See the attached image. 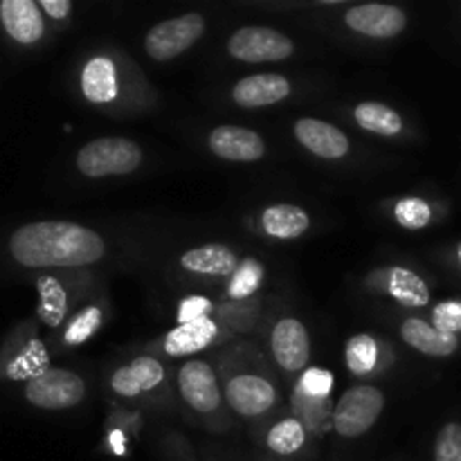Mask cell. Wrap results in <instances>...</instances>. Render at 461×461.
I'll use <instances>...</instances> for the list:
<instances>
[{
    "mask_svg": "<svg viewBox=\"0 0 461 461\" xmlns=\"http://www.w3.org/2000/svg\"><path fill=\"white\" fill-rule=\"evenodd\" d=\"M178 390L185 403L198 414L216 412L223 401L219 378L205 360H189L180 367Z\"/></svg>",
    "mask_w": 461,
    "mask_h": 461,
    "instance_id": "obj_8",
    "label": "cell"
},
{
    "mask_svg": "<svg viewBox=\"0 0 461 461\" xmlns=\"http://www.w3.org/2000/svg\"><path fill=\"white\" fill-rule=\"evenodd\" d=\"M394 216H396V221L403 225V228L421 230L430 223L432 212H430V205H428L426 201L410 196V198H403V201L396 203Z\"/></svg>",
    "mask_w": 461,
    "mask_h": 461,
    "instance_id": "obj_30",
    "label": "cell"
},
{
    "mask_svg": "<svg viewBox=\"0 0 461 461\" xmlns=\"http://www.w3.org/2000/svg\"><path fill=\"white\" fill-rule=\"evenodd\" d=\"M180 266L194 275H210V277H230L237 273L239 259L228 246L210 243V246L192 248L180 257Z\"/></svg>",
    "mask_w": 461,
    "mask_h": 461,
    "instance_id": "obj_18",
    "label": "cell"
},
{
    "mask_svg": "<svg viewBox=\"0 0 461 461\" xmlns=\"http://www.w3.org/2000/svg\"><path fill=\"white\" fill-rule=\"evenodd\" d=\"M36 291H39L36 318L50 329H59L61 324H66L68 309H70V295H68L66 284L57 275H39Z\"/></svg>",
    "mask_w": 461,
    "mask_h": 461,
    "instance_id": "obj_20",
    "label": "cell"
},
{
    "mask_svg": "<svg viewBox=\"0 0 461 461\" xmlns=\"http://www.w3.org/2000/svg\"><path fill=\"white\" fill-rule=\"evenodd\" d=\"M291 95V81L277 72L243 77L232 88V99L241 108H266Z\"/></svg>",
    "mask_w": 461,
    "mask_h": 461,
    "instance_id": "obj_15",
    "label": "cell"
},
{
    "mask_svg": "<svg viewBox=\"0 0 461 461\" xmlns=\"http://www.w3.org/2000/svg\"><path fill=\"white\" fill-rule=\"evenodd\" d=\"M387 291L405 309H423L430 302L428 284L408 268H392Z\"/></svg>",
    "mask_w": 461,
    "mask_h": 461,
    "instance_id": "obj_23",
    "label": "cell"
},
{
    "mask_svg": "<svg viewBox=\"0 0 461 461\" xmlns=\"http://www.w3.org/2000/svg\"><path fill=\"white\" fill-rule=\"evenodd\" d=\"M383 408H385V394L378 387H351L333 408V430L345 439L363 437L376 426Z\"/></svg>",
    "mask_w": 461,
    "mask_h": 461,
    "instance_id": "obj_4",
    "label": "cell"
},
{
    "mask_svg": "<svg viewBox=\"0 0 461 461\" xmlns=\"http://www.w3.org/2000/svg\"><path fill=\"white\" fill-rule=\"evenodd\" d=\"M219 336V327L212 318L196 320V322L178 324L174 331L167 333L165 338V351L169 356H192L210 347Z\"/></svg>",
    "mask_w": 461,
    "mask_h": 461,
    "instance_id": "obj_19",
    "label": "cell"
},
{
    "mask_svg": "<svg viewBox=\"0 0 461 461\" xmlns=\"http://www.w3.org/2000/svg\"><path fill=\"white\" fill-rule=\"evenodd\" d=\"M212 311V302L207 297H187L183 300L178 309V324H187V322H196V320L207 318V313Z\"/></svg>",
    "mask_w": 461,
    "mask_h": 461,
    "instance_id": "obj_34",
    "label": "cell"
},
{
    "mask_svg": "<svg viewBox=\"0 0 461 461\" xmlns=\"http://www.w3.org/2000/svg\"><path fill=\"white\" fill-rule=\"evenodd\" d=\"M345 23L358 34L372 36V39H392L408 27V16L403 9L394 7V5L367 3L351 7L347 12Z\"/></svg>",
    "mask_w": 461,
    "mask_h": 461,
    "instance_id": "obj_10",
    "label": "cell"
},
{
    "mask_svg": "<svg viewBox=\"0 0 461 461\" xmlns=\"http://www.w3.org/2000/svg\"><path fill=\"white\" fill-rule=\"evenodd\" d=\"M104 313L97 306H86L79 313L72 315L66 322V329H63V345L77 347L84 345L88 338H93V333L102 327Z\"/></svg>",
    "mask_w": 461,
    "mask_h": 461,
    "instance_id": "obj_28",
    "label": "cell"
},
{
    "mask_svg": "<svg viewBox=\"0 0 461 461\" xmlns=\"http://www.w3.org/2000/svg\"><path fill=\"white\" fill-rule=\"evenodd\" d=\"M203 32H205V18L196 12L167 18L149 30V34L144 36V50L153 61H171L192 48Z\"/></svg>",
    "mask_w": 461,
    "mask_h": 461,
    "instance_id": "obj_5",
    "label": "cell"
},
{
    "mask_svg": "<svg viewBox=\"0 0 461 461\" xmlns=\"http://www.w3.org/2000/svg\"><path fill=\"white\" fill-rule=\"evenodd\" d=\"M435 461H461V423L441 428L435 441Z\"/></svg>",
    "mask_w": 461,
    "mask_h": 461,
    "instance_id": "obj_31",
    "label": "cell"
},
{
    "mask_svg": "<svg viewBox=\"0 0 461 461\" xmlns=\"http://www.w3.org/2000/svg\"><path fill=\"white\" fill-rule=\"evenodd\" d=\"M52 367L50 351L36 338L34 329L21 327L5 340L0 349V381H34Z\"/></svg>",
    "mask_w": 461,
    "mask_h": 461,
    "instance_id": "obj_3",
    "label": "cell"
},
{
    "mask_svg": "<svg viewBox=\"0 0 461 461\" xmlns=\"http://www.w3.org/2000/svg\"><path fill=\"white\" fill-rule=\"evenodd\" d=\"M261 225L268 237L275 239H297L309 230L311 219L302 207L279 203V205L268 207L261 216Z\"/></svg>",
    "mask_w": 461,
    "mask_h": 461,
    "instance_id": "obj_22",
    "label": "cell"
},
{
    "mask_svg": "<svg viewBox=\"0 0 461 461\" xmlns=\"http://www.w3.org/2000/svg\"><path fill=\"white\" fill-rule=\"evenodd\" d=\"M401 336L412 349L426 356H435V358H446L459 349L457 336L439 331V329H435V324H428L426 320L419 318L405 320L403 327H401Z\"/></svg>",
    "mask_w": 461,
    "mask_h": 461,
    "instance_id": "obj_17",
    "label": "cell"
},
{
    "mask_svg": "<svg viewBox=\"0 0 461 461\" xmlns=\"http://www.w3.org/2000/svg\"><path fill=\"white\" fill-rule=\"evenodd\" d=\"M378 354H381V347H378L376 338L358 333V336L349 338L345 347L347 367L356 376H367L378 367Z\"/></svg>",
    "mask_w": 461,
    "mask_h": 461,
    "instance_id": "obj_26",
    "label": "cell"
},
{
    "mask_svg": "<svg viewBox=\"0 0 461 461\" xmlns=\"http://www.w3.org/2000/svg\"><path fill=\"white\" fill-rule=\"evenodd\" d=\"M457 259H459V266H461V243H459V248H457Z\"/></svg>",
    "mask_w": 461,
    "mask_h": 461,
    "instance_id": "obj_37",
    "label": "cell"
},
{
    "mask_svg": "<svg viewBox=\"0 0 461 461\" xmlns=\"http://www.w3.org/2000/svg\"><path fill=\"white\" fill-rule=\"evenodd\" d=\"M86 383L70 369L50 367L34 381L25 383V401L41 410H68L84 401Z\"/></svg>",
    "mask_w": 461,
    "mask_h": 461,
    "instance_id": "obj_6",
    "label": "cell"
},
{
    "mask_svg": "<svg viewBox=\"0 0 461 461\" xmlns=\"http://www.w3.org/2000/svg\"><path fill=\"white\" fill-rule=\"evenodd\" d=\"M432 322L439 331L457 336L461 333V302H441L432 313Z\"/></svg>",
    "mask_w": 461,
    "mask_h": 461,
    "instance_id": "obj_32",
    "label": "cell"
},
{
    "mask_svg": "<svg viewBox=\"0 0 461 461\" xmlns=\"http://www.w3.org/2000/svg\"><path fill=\"white\" fill-rule=\"evenodd\" d=\"M111 444H113V450H115L117 455L124 453V439H122V432L120 430L113 432V435H111Z\"/></svg>",
    "mask_w": 461,
    "mask_h": 461,
    "instance_id": "obj_36",
    "label": "cell"
},
{
    "mask_svg": "<svg viewBox=\"0 0 461 461\" xmlns=\"http://www.w3.org/2000/svg\"><path fill=\"white\" fill-rule=\"evenodd\" d=\"M300 387L311 396H320V399H329L331 394V387H333V376L331 372L327 369H320V367H311L306 369L304 376H302Z\"/></svg>",
    "mask_w": 461,
    "mask_h": 461,
    "instance_id": "obj_33",
    "label": "cell"
},
{
    "mask_svg": "<svg viewBox=\"0 0 461 461\" xmlns=\"http://www.w3.org/2000/svg\"><path fill=\"white\" fill-rule=\"evenodd\" d=\"M295 138L313 156L324 160H340L349 153V138L338 126L315 117H302L295 122Z\"/></svg>",
    "mask_w": 461,
    "mask_h": 461,
    "instance_id": "obj_14",
    "label": "cell"
},
{
    "mask_svg": "<svg viewBox=\"0 0 461 461\" xmlns=\"http://www.w3.org/2000/svg\"><path fill=\"white\" fill-rule=\"evenodd\" d=\"M0 25L5 34L18 45H34L43 39L45 21L39 3L34 0H3Z\"/></svg>",
    "mask_w": 461,
    "mask_h": 461,
    "instance_id": "obj_12",
    "label": "cell"
},
{
    "mask_svg": "<svg viewBox=\"0 0 461 461\" xmlns=\"http://www.w3.org/2000/svg\"><path fill=\"white\" fill-rule=\"evenodd\" d=\"M306 428L302 426L300 419H284V421L275 423L268 430V437H266V446L268 450H273L275 455H282V457H288V455H297L306 444Z\"/></svg>",
    "mask_w": 461,
    "mask_h": 461,
    "instance_id": "obj_27",
    "label": "cell"
},
{
    "mask_svg": "<svg viewBox=\"0 0 461 461\" xmlns=\"http://www.w3.org/2000/svg\"><path fill=\"white\" fill-rule=\"evenodd\" d=\"M39 7L45 16L54 18V21H66L72 14L70 0H41Z\"/></svg>",
    "mask_w": 461,
    "mask_h": 461,
    "instance_id": "obj_35",
    "label": "cell"
},
{
    "mask_svg": "<svg viewBox=\"0 0 461 461\" xmlns=\"http://www.w3.org/2000/svg\"><path fill=\"white\" fill-rule=\"evenodd\" d=\"M354 117L360 129L369 131V133L385 135V138L399 135L403 131V120H401L399 113L381 102L358 104L354 111Z\"/></svg>",
    "mask_w": 461,
    "mask_h": 461,
    "instance_id": "obj_24",
    "label": "cell"
},
{
    "mask_svg": "<svg viewBox=\"0 0 461 461\" xmlns=\"http://www.w3.org/2000/svg\"><path fill=\"white\" fill-rule=\"evenodd\" d=\"M270 349L284 372H302L311 358L309 331L300 320L282 318L270 333Z\"/></svg>",
    "mask_w": 461,
    "mask_h": 461,
    "instance_id": "obj_11",
    "label": "cell"
},
{
    "mask_svg": "<svg viewBox=\"0 0 461 461\" xmlns=\"http://www.w3.org/2000/svg\"><path fill=\"white\" fill-rule=\"evenodd\" d=\"M210 149L221 160L255 162L266 156V144L259 133L243 126H216L210 133Z\"/></svg>",
    "mask_w": 461,
    "mask_h": 461,
    "instance_id": "obj_13",
    "label": "cell"
},
{
    "mask_svg": "<svg viewBox=\"0 0 461 461\" xmlns=\"http://www.w3.org/2000/svg\"><path fill=\"white\" fill-rule=\"evenodd\" d=\"M223 396L230 408L246 419L266 414L277 403V392H275L273 383L257 374H239V376L230 378Z\"/></svg>",
    "mask_w": 461,
    "mask_h": 461,
    "instance_id": "obj_9",
    "label": "cell"
},
{
    "mask_svg": "<svg viewBox=\"0 0 461 461\" xmlns=\"http://www.w3.org/2000/svg\"><path fill=\"white\" fill-rule=\"evenodd\" d=\"M293 410L295 414H300V423L306 430L324 432L329 426L333 428L331 401L306 394L300 385L295 387V394H293Z\"/></svg>",
    "mask_w": 461,
    "mask_h": 461,
    "instance_id": "obj_25",
    "label": "cell"
},
{
    "mask_svg": "<svg viewBox=\"0 0 461 461\" xmlns=\"http://www.w3.org/2000/svg\"><path fill=\"white\" fill-rule=\"evenodd\" d=\"M9 255L23 268H81L106 255V243L95 230L70 221H36L14 230Z\"/></svg>",
    "mask_w": 461,
    "mask_h": 461,
    "instance_id": "obj_1",
    "label": "cell"
},
{
    "mask_svg": "<svg viewBox=\"0 0 461 461\" xmlns=\"http://www.w3.org/2000/svg\"><path fill=\"white\" fill-rule=\"evenodd\" d=\"M81 93L93 104H111L117 97V70L113 59L93 57L81 72Z\"/></svg>",
    "mask_w": 461,
    "mask_h": 461,
    "instance_id": "obj_21",
    "label": "cell"
},
{
    "mask_svg": "<svg viewBox=\"0 0 461 461\" xmlns=\"http://www.w3.org/2000/svg\"><path fill=\"white\" fill-rule=\"evenodd\" d=\"M162 381H165V367H162L160 360L151 358V356H142V358H135L126 367L117 369L111 378V387L117 396L135 399L144 392L156 390Z\"/></svg>",
    "mask_w": 461,
    "mask_h": 461,
    "instance_id": "obj_16",
    "label": "cell"
},
{
    "mask_svg": "<svg viewBox=\"0 0 461 461\" xmlns=\"http://www.w3.org/2000/svg\"><path fill=\"white\" fill-rule=\"evenodd\" d=\"M261 277H264V273H261V266L257 261H243L237 273L232 275V279H230L228 295L232 300H246L259 288Z\"/></svg>",
    "mask_w": 461,
    "mask_h": 461,
    "instance_id": "obj_29",
    "label": "cell"
},
{
    "mask_svg": "<svg viewBox=\"0 0 461 461\" xmlns=\"http://www.w3.org/2000/svg\"><path fill=\"white\" fill-rule=\"evenodd\" d=\"M295 50L293 41L273 27H241L228 39V52L246 63L284 61Z\"/></svg>",
    "mask_w": 461,
    "mask_h": 461,
    "instance_id": "obj_7",
    "label": "cell"
},
{
    "mask_svg": "<svg viewBox=\"0 0 461 461\" xmlns=\"http://www.w3.org/2000/svg\"><path fill=\"white\" fill-rule=\"evenodd\" d=\"M142 165V149L129 138H97L77 153V169L86 178L129 176Z\"/></svg>",
    "mask_w": 461,
    "mask_h": 461,
    "instance_id": "obj_2",
    "label": "cell"
}]
</instances>
